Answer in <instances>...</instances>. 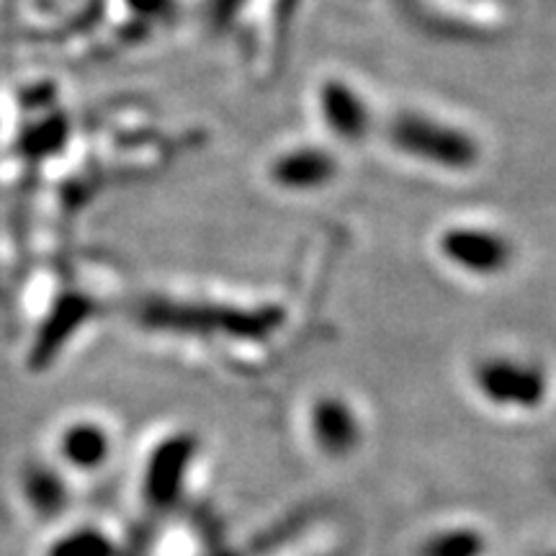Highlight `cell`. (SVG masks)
<instances>
[{"label": "cell", "instance_id": "obj_1", "mask_svg": "<svg viewBox=\"0 0 556 556\" xmlns=\"http://www.w3.org/2000/svg\"><path fill=\"white\" fill-rule=\"evenodd\" d=\"M389 142L402 155L443 170H469L479 160V142L469 131L417 111L400 114L392 122Z\"/></svg>", "mask_w": 556, "mask_h": 556}, {"label": "cell", "instance_id": "obj_2", "mask_svg": "<svg viewBox=\"0 0 556 556\" xmlns=\"http://www.w3.org/2000/svg\"><path fill=\"white\" fill-rule=\"evenodd\" d=\"M475 381L479 394L497 407L539 409L552 394V377L546 366L533 358L490 356L479 361Z\"/></svg>", "mask_w": 556, "mask_h": 556}, {"label": "cell", "instance_id": "obj_9", "mask_svg": "<svg viewBox=\"0 0 556 556\" xmlns=\"http://www.w3.org/2000/svg\"><path fill=\"white\" fill-rule=\"evenodd\" d=\"M129 3L142 13H155L163 9V0H129Z\"/></svg>", "mask_w": 556, "mask_h": 556}, {"label": "cell", "instance_id": "obj_4", "mask_svg": "<svg viewBox=\"0 0 556 556\" xmlns=\"http://www.w3.org/2000/svg\"><path fill=\"white\" fill-rule=\"evenodd\" d=\"M317 106L325 127L348 142L364 139L368 127H371V109H368L366 99L345 80H325L319 86Z\"/></svg>", "mask_w": 556, "mask_h": 556}, {"label": "cell", "instance_id": "obj_6", "mask_svg": "<svg viewBox=\"0 0 556 556\" xmlns=\"http://www.w3.org/2000/svg\"><path fill=\"white\" fill-rule=\"evenodd\" d=\"M60 451L73 467L96 469L109 456V435L93 422H75L62 433Z\"/></svg>", "mask_w": 556, "mask_h": 556}, {"label": "cell", "instance_id": "obj_3", "mask_svg": "<svg viewBox=\"0 0 556 556\" xmlns=\"http://www.w3.org/2000/svg\"><path fill=\"white\" fill-rule=\"evenodd\" d=\"M438 253L451 268L475 278H497L516 263V245L505 232L482 225H454L438 235Z\"/></svg>", "mask_w": 556, "mask_h": 556}, {"label": "cell", "instance_id": "obj_8", "mask_svg": "<svg viewBox=\"0 0 556 556\" xmlns=\"http://www.w3.org/2000/svg\"><path fill=\"white\" fill-rule=\"evenodd\" d=\"M26 492H29V500L39 507L41 513L54 510V507L60 505L62 495H65V490H62L58 477L47 469L29 471V477H26Z\"/></svg>", "mask_w": 556, "mask_h": 556}, {"label": "cell", "instance_id": "obj_5", "mask_svg": "<svg viewBox=\"0 0 556 556\" xmlns=\"http://www.w3.org/2000/svg\"><path fill=\"white\" fill-rule=\"evenodd\" d=\"M338 176V160L323 148H294L270 163V180L287 191L325 189Z\"/></svg>", "mask_w": 556, "mask_h": 556}, {"label": "cell", "instance_id": "obj_10", "mask_svg": "<svg viewBox=\"0 0 556 556\" xmlns=\"http://www.w3.org/2000/svg\"><path fill=\"white\" fill-rule=\"evenodd\" d=\"M240 0H214V11H217L219 18H227L229 13L238 9Z\"/></svg>", "mask_w": 556, "mask_h": 556}, {"label": "cell", "instance_id": "obj_7", "mask_svg": "<svg viewBox=\"0 0 556 556\" xmlns=\"http://www.w3.org/2000/svg\"><path fill=\"white\" fill-rule=\"evenodd\" d=\"M317 435L330 446H345L356 435L353 409H348L340 400H323L315 407Z\"/></svg>", "mask_w": 556, "mask_h": 556}]
</instances>
